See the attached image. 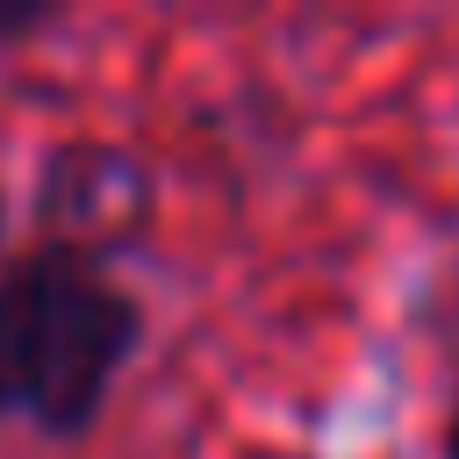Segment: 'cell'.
<instances>
[{
    "instance_id": "obj_1",
    "label": "cell",
    "mask_w": 459,
    "mask_h": 459,
    "mask_svg": "<svg viewBox=\"0 0 459 459\" xmlns=\"http://www.w3.org/2000/svg\"><path fill=\"white\" fill-rule=\"evenodd\" d=\"M129 344L136 308L100 273L65 251L29 258L0 280V416L79 430L100 409Z\"/></svg>"
},
{
    "instance_id": "obj_2",
    "label": "cell",
    "mask_w": 459,
    "mask_h": 459,
    "mask_svg": "<svg viewBox=\"0 0 459 459\" xmlns=\"http://www.w3.org/2000/svg\"><path fill=\"white\" fill-rule=\"evenodd\" d=\"M143 208H151V186H143V165L122 158V151H65L43 179V215L72 237H93V244H122L143 230Z\"/></svg>"
},
{
    "instance_id": "obj_3",
    "label": "cell",
    "mask_w": 459,
    "mask_h": 459,
    "mask_svg": "<svg viewBox=\"0 0 459 459\" xmlns=\"http://www.w3.org/2000/svg\"><path fill=\"white\" fill-rule=\"evenodd\" d=\"M43 22V7H29V0H14V7H0V36H29Z\"/></svg>"
},
{
    "instance_id": "obj_4",
    "label": "cell",
    "mask_w": 459,
    "mask_h": 459,
    "mask_svg": "<svg viewBox=\"0 0 459 459\" xmlns=\"http://www.w3.org/2000/svg\"><path fill=\"white\" fill-rule=\"evenodd\" d=\"M452 459H459V423H452Z\"/></svg>"
}]
</instances>
